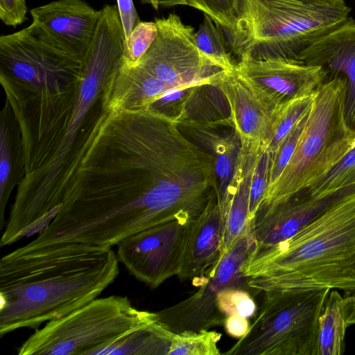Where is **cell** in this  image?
I'll use <instances>...</instances> for the list:
<instances>
[{
	"instance_id": "6da1fadb",
	"label": "cell",
	"mask_w": 355,
	"mask_h": 355,
	"mask_svg": "<svg viewBox=\"0 0 355 355\" xmlns=\"http://www.w3.org/2000/svg\"><path fill=\"white\" fill-rule=\"evenodd\" d=\"M124 55L117 35L96 33L76 83L58 94L1 84L22 138L24 175L8 220L16 229L38 232L58 213L70 168L96 119L105 85Z\"/></svg>"
},
{
	"instance_id": "7a4b0ae2",
	"label": "cell",
	"mask_w": 355,
	"mask_h": 355,
	"mask_svg": "<svg viewBox=\"0 0 355 355\" xmlns=\"http://www.w3.org/2000/svg\"><path fill=\"white\" fill-rule=\"evenodd\" d=\"M111 247L78 242L24 245L0 260V336L37 329L97 298L118 277Z\"/></svg>"
},
{
	"instance_id": "3957f363",
	"label": "cell",
	"mask_w": 355,
	"mask_h": 355,
	"mask_svg": "<svg viewBox=\"0 0 355 355\" xmlns=\"http://www.w3.org/2000/svg\"><path fill=\"white\" fill-rule=\"evenodd\" d=\"M243 272L259 292L327 288L355 295V189L292 237L251 254Z\"/></svg>"
},
{
	"instance_id": "277c9868",
	"label": "cell",
	"mask_w": 355,
	"mask_h": 355,
	"mask_svg": "<svg viewBox=\"0 0 355 355\" xmlns=\"http://www.w3.org/2000/svg\"><path fill=\"white\" fill-rule=\"evenodd\" d=\"M236 8L230 45L239 58L297 59L351 18L345 0H236Z\"/></svg>"
},
{
	"instance_id": "5b68a950",
	"label": "cell",
	"mask_w": 355,
	"mask_h": 355,
	"mask_svg": "<svg viewBox=\"0 0 355 355\" xmlns=\"http://www.w3.org/2000/svg\"><path fill=\"white\" fill-rule=\"evenodd\" d=\"M347 91V81L341 76H328L319 86L296 148L260 207L307 190L355 146V131L345 119Z\"/></svg>"
},
{
	"instance_id": "8992f818",
	"label": "cell",
	"mask_w": 355,
	"mask_h": 355,
	"mask_svg": "<svg viewBox=\"0 0 355 355\" xmlns=\"http://www.w3.org/2000/svg\"><path fill=\"white\" fill-rule=\"evenodd\" d=\"M157 321L156 312L136 309L126 296L96 298L36 329L19 355H99L127 333Z\"/></svg>"
},
{
	"instance_id": "52a82bcc",
	"label": "cell",
	"mask_w": 355,
	"mask_h": 355,
	"mask_svg": "<svg viewBox=\"0 0 355 355\" xmlns=\"http://www.w3.org/2000/svg\"><path fill=\"white\" fill-rule=\"evenodd\" d=\"M329 289L263 292L248 333L226 355H318V320Z\"/></svg>"
},
{
	"instance_id": "ba28073f",
	"label": "cell",
	"mask_w": 355,
	"mask_h": 355,
	"mask_svg": "<svg viewBox=\"0 0 355 355\" xmlns=\"http://www.w3.org/2000/svg\"><path fill=\"white\" fill-rule=\"evenodd\" d=\"M83 56L42 24L0 37V79L36 92L58 94L81 77Z\"/></svg>"
},
{
	"instance_id": "9c48e42d",
	"label": "cell",
	"mask_w": 355,
	"mask_h": 355,
	"mask_svg": "<svg viewBox=\"0 0 355 355\" xmlns=\"http://www.w3.org/2000/svg\"><path fill=\"white\" fill-rule=\"evenodd\" d=\"M256 243L253 220L222 259L191 284L199 289L186 300L156 312L157 321L174 333L200 331L224 324L225 315L217 306V295L224 288L236 287L259 293L248 286L250 277L243 268Z\"/></svg>"
},
{
	"instance_id": "30bf717a",
	"label": "cell",
	"mask_w": 355,
	"mask_h": 355,
	"mask_svg": "<svg viewBox=\"0 0 355 355\" xmlns=\"http://www.w3.org/2000/svg\"><path fill=\"white\" fill-rule=\"evenodd\" d=\"M155 21L157 36L135 66L175 88L211 86L224 69L198 48L193 28L175 13Z\"/></svg>"
},
{
	"instance_id": "8fae6325",
	"label": "cell",
	"mask_w": 355,
	"mask_h": 355,
	"mask_svg": "<svg viewBox=\"0 0 355 355\" xmlns=\"http://www.w3.org/2000/svg\"><path fill=\"white\" fill-rule=\"evenodd\" d=\"M193 220L175 218L125 238L117 244L119 261L130 275L153 288L178 277Z\"/></svg>"
},
{
	"instance_id": "7c38bea8",
	"label": "cell",
	"mask_w": 355,
	"mask_h": 355,
	"mask_svg": "<svg viewBox=\"0 0 355 355\" xmlns=\"http://www.w3.org/2000/svg\"><path fill=\"white\" fill-rule=\"evenodd\" d=\"M224 96L230 110L232 125L241 139L251 140L268 148L275 123L284 107L274 103L254 83L235 67L223 70L211 85Z\"/></svg>"
},
{
	"instance_id": "4fadbf2b",
	"label": "cell",
	"mask_w": 355,
	"mask_h": 355,
	"mask_svg": "<svg viewBox=\"0 0 355 355\" xmlns=\"http://www.w3.org/2000/svg\"><path fill=\"white\" fill-rule=\"evenodd\" d=\"M239 60L236 69L281 107L313 95L327 78L322 67L297 59L258 60L243 55Z\"/></svg>"
},
{
	"instance_id": "5bb4252c",
	"label": "cell",
	"mask_w": 355,
	"mask_h": 355,
	"mask_svg": "<svg viewBox=\"0 0 355 355\" xmlns=\"http://www.w3.org/2000/svg\"><path fill=\"white\" fill-rule=\"evenodd\" d=\"M351 190L321 199L311 197L305 190L280 203L260 207L253 218L256 245L252 254L292 237Z\"/></svg>"
},
{
	"instance_id": "9a60e30c",
	"label": "cell",
	"mask_w": 355,
	"mask_h": 355,
	"mask_svg": "<svg viewBox=\"0 0 355 355\" xmlns=\"http://www.w3.org/2000/svg\"><path fill=\"white\" fill-rule=\"evenodd\" d=\"M297 60L319 66L327 77L341 76L347 81L345 119L348 125L355 126V20L347 22L318 38L298 54Z\"/></svg>"
},
{
	"instance_id": "2e32d148",
	"label": "cell",
	"mask_w": 355,
	"mask_h": 355,
	"mask_svg": "<svg viewBox=\"0 0 355 355\" xmlns=\"http://www.w3.org/2000/svg\"><path fill=\"white\" fill-rule=\"evenodd\" d=\"M241 146L232 178L218 201L223 218L221 255L223 257L245 231L248 218L250 187L261 144L241 139Z\"/></svg>"
},
{
	"instance_id": "e0dca14e",
	"label": "cell",
	"mask_w": 355,
	"mask_h": 355,
	"mask_svg": "<svg viewBox=\"0 0 355 355\" xmlns=\"http://www.w3.org/2000/svg\"><path fill=\"white\" fill-rule=\"evenodd\" d=\"M30 13L33 21L84 57L95 35L101 11L83 0H57L32 8Z\"/></svg>"
},
{
	"instance_id": "ac0fdd59",
	"label": "cell",
	"mask_w": 355,
	"mask_h": 355,
	"mask_svg": "<svg viewBox=\"0 0 355 355\" xmlns=\"http://www.w3.org/2000/svg\"><path fill=\"white\" fill-rule=\"evenodd\" d=\"M223 229L221 209L214 191L202 212L191 222L184 259L178 275L181 281L193 282L222 259Z\"/></svg>"
},
{
	"instance_id": "d6986e66",
	"label": "cell",
	"mask_w": 355,
	"mask_h": 355,
	"mask_svg": "<svg viewBox=\"0 0 355 355\" xmlns=\"http://www.w3.org/2000/svg\"><path fill=\"white\" fill-rule=\"evenodd\" d=\"M180 130L190 135L192 141L209 153L215 162L217 189L215 192L220 201L230 184L236 164L241 142L235 130L231 134L222 135L214 130L208 123L195 119H184L179 123Z\"/></svg>"
},
{
	"instance_id": "ffe728a7",
	"label": "cell",
	"mask_w": 355,
	"mask_h": 355,
	"mask_svg": "<svg viewBox=\"0 0 355 355\" xmlns=\"http://www.w3.org/2000/svg\"><path fill=\"white\" fill-rule=\"evenodd\" d=\"M24 175L21 131L6 100L0 116V230L6 225L4 214L10 194Z\"/></svg>"
},
{
	"instance_id": "44dd1931",
	"label": "cell",
	"mask_w": 355,
	"mask_h": 355,
	"mask_svg": "<svg viewBox=\"0 0 355 355\" xmlns=\"http://www.w3.org/2000/svg\"><path fill=\"white\" fill-rule=\"evenodd\" d=\"M355 324V295L330 290L318 320V355H342L348 327Z\"/></svg>"
},
{
	"instance_id": "7402d4cb",
	"label": "cell",
	"mask_w": 355,
	"mask_h": 355,
	"mask_svg": "<svg viewBox=\"0 0 355 355\" xmlns=\"http://www.w3.org/2000/svg\"><path fill=\"white\" fill-rule=\"evenodd\" d=\"M171 334L155 321L127 333L99 355H168Z\"/></svg>"
},
{
	"instance_id": "603a6c76",
	"label": "cell",
	"mask_w": 355,
	"mask_h": 355,
	"mask_svg": "<svg viewBox=\"0 0 355 355\" xmlns=\"http://www.w3.org/2000/svg\"><path fill=\"white\" fill-rule=\"evenodd\" d=\"M355 188V146L323 178L306 191L311 197L324 198Z\"/></svg>"
},
{
	"instance_id": "cb8c5ba5",
	"label": "cell",
	"mask_w": 355,
	"mask_h": 355,
	"mask_svg": "<svg viewBox=\"0 0 355 355\" xmlns=\"http://www.w3.org/2000/svg\"><path fill=\"white\" fill-rule=\"evenodd\" d=\"M223 28L207 15L198 30L194 33L196 46L200 51L223 69L228 71L235 67L227 49Z\"/></svg>"
},
{
	"instance_id": "d4e9b609",
	"label": "cell",
	"mask_w": 355,
	"mask_h": 355,
	"mask_svg": "<svg viewBox=\"0 0 355 355\" xmlns=\"http://www.w3.org/2000/svg\"><path fill=\"white\" fill-rule=\"evenodd\" d=\"M220 338V333L209 329L172 332L168 355H219Z\"/></svg>"
},
{
	"instance_id": "484cf974",
	"label": "cell",
	"mask_w": 355,
	"mask_h": 355,
	"mask_svg": "<svg viewBox=\"0 0 355 355\" xmlns=\"http://www.w3.org/2000/svg\"><path fill=\"white\" fill-rule=\"evenodd\" d=\"M314 94L294 100L284 106L275 123L273 138L267 148L271 155L291 130L311 110Z\"/></svg>"
},
{
	"instance_id": "4316f807",
	"label": "cell",
	"mask_w": 355,
	"mask_h": 355,
	"mask_svg": "<svg viewBox=\"0 0 355 355\" xmlns=\"http://www.w3.org/2000/svg\"><path fill=\"white\" fill-rule=\"evenodd\" d=\"M184 5L209 16L229 37L233 33L237 18L236 0H182Z\"/></svg>"
},
{
	"instance_id": "83f0119b",
	"label": "cell",
	"mask_w": 355,
	"mask_h": 355,
	"mask_svg": "<svg viewBox=\"0 0 355 355\" xmlns=\"http://www.w3.org/2000/svg\"><path fill=\"white\" fill-rule=\"evenodd\" d=\"M310 110L291 130L271 155L270 184L268 190L280 176L295 151L307 123Z\"/></svg>"
},
{
	"instance_id": "f1b7e54d",
	"label": "cell",
	"mask_w": 355,
	"mask_h": 355,
	"mask_svg": "<svg viewBox=\"0 0 355 355\" xmlns=\"http://www.w3.org/2000/svg\"><path fill=\"white\" fill-rule=\"evenodd\" d=\"M270 164L271 154L263 146L258 155L251 182L248 208L250 220L254 218L269 187Z\"/></svg>"
},
{
	"instance_id": "f546056e",
	"label": "cell",
	"mask_w": 355,
	"mask_h": 355,
	"mask_svg": "<svg viewBox=\"0 0 355 355\" xmlns=\"http://www.w3.org/2000/svg\"><path fill=\"white\" fill-rule=\"evenodd\" d=\"M157 34L155 21H140L125 40V63L129 67L135 66L150 46Z\"/></svg>"
},
{
	"instance_id": "4dcf8cb0",
	"label": "cell",
	"mask_w": 355,
	"mask_h": 355,
	"mask_svg": "<svg viewBox=\"0 0 355 355\" xmlns=\"http://www.w3.org/2000/svg\"><path fill=\"white\" fill-rule=\"evenodd\" d=\"M252 293L247 290L228 287L223 289L217 295V306L225 315H237L247 318L254 315L256 304Z\"/></svg>"
},
{
	"instance_id": "1f68e13d",
	"label": "cell",
	"mask_w": 355,
	"mask_h": 355,
	"mask_svg": "<svg viewBox=\"0 0 355 355\" xmlns=\"http://www.w3.org/2000/svg\"><path fill=\"white\" fill-rule=\"evenodd\" d=\"M201 86H190L173 89L165 93L148 108L159 112L179 123L187 118V105Z\"/></svg>"
},
{
	"instance_id": "d6a6232c",
	"label": "cell",
	"mask_w": 355,
	"mask_h": 355,
	"mask_svg": "<svg viewBox=\"0 0 355 355\" xmlns=\"http://www.w3.org/2000/svg\"><path fill=\"white\" fill-rule=\"evenodd\" d=\"M25 0H0V19L7 26L16 27L26 19Z\"/></svg>"
},
{
	"instance_id": "836d02e7",
	"label": "cell",
	"mask_w": 355,
	"mask_h": 355,
	"mask_svg": "<svg viewBox=\"0 0 355 355\" xmlns=\"http://www.w3.org/2000/svg\"><path fill=\"white\" fill-rule=\"evenodd\" d=\"M125 40L141 21L132 0H116Z\"/></svg>"
},
{
	"instance_id": "e575fe53",
	"label": "cell",
	"mask_w": 355,
	"mask_h": 355,
	"mask_svg": "<svg viewBox=\"0 0 355 355\" xmlns=\"http://www.w3.org/2000/svg\"><path fill=\"white\" fill-rule=\"evenodd\" d=\"M223 324L230 336L239 339L248 333L250 326L247 318L237 315H227Z\"/></svg>"
},
{
	"instance_id": "d590c367",
	"label": "cell",
	"mask_w": 355,
	"mask_h": 355,
	"mask_svg": "<svg viewBox=\"0 0 355 355\" xmlns=\"http://www.w3.org/2000/svg\"><path fill=\"white\" fill-rule=\"evenodd\" d=\"M141 1L151 5L155 10H157L159 7L158 0H141Z\"/></svg>"
},
{
	"instance_id": "8d00e7d4",
	"label": "cell",
	"mask_w": 355,
	"mask_h": 355,
	"mask_svg": "<svg viewBox=\"0 0 355 355\" xmlns=\"http://www.w3.org/2000/svg\"><path fill=\"white\" fill-rule=\"evenodd\" d=\"M354 130L355 131V126L354 127Z\"/></svg>"
}]
</instances>
